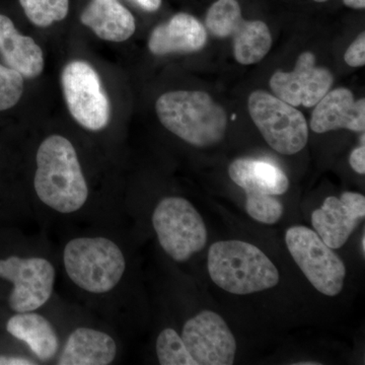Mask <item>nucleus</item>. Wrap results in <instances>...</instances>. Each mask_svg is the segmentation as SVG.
Wrapping results in <instances>:
<instances>
[{
  "mask_svg": "<svg viewBox=\"0 0 365 365\" xmlns=\"http://www.w3.org/2000/svg\"><path fill=\"white\" fill-rule=\"evenodd\" d=\"M34 188L41 202L61 215L81 210L88 199L83 176L73 144L61 135L47 137L36 155Z\"/></svg>",
  "mask_w": 365,
  "mask_h": 365,
  "instance_id": "f257e3e1",
  "label": "nucleus"
},
{
  "mask_svg": "<svg viewBox=\"0 0 365 365\" xmlns=\"http://www.w3.org/2000/svg\"><path fill=\"white\" fill-rule=\"evenodd\" d=\"M155 111L165 128L197 148L220 143L227 131L225 110L204 91L163 93L155 103Z\"/></svg>",
  "mask_w": 365,
  "mask_h": 365,
  "instance_id": "f03ea898",
  "label": "nucleus"
},
{
  "mask_svg": "<svg viewBox=\"0 0 365 365\" xmlns=\"http://www.w3.org/2000/svg\"><path fill=\"white\" fill-rule=\"evenodd\" d=\"M209 275L218 287L237 295L275 287L279 271L258 247L240 240L216 242L208 251Z\"/></svg>",
  "mask_w": 365,
  "mask_h": 365,
  "instance_id": "7ed1b4c3",
  "label": "nucleus"
},
{
  "mask_svg": "<svg viewBox=\"0 0 365 365\" xmlns=\"http://www.w3.org/2000/svg\"><path fill=\"white\" fill-rule=\"evenodd\" d=\"M69 279L86 292L104 294L119 284L126 269L123 252L107 237H76L63 251Z\"/></svg>",
  "mask_w": 365,
  "mask_h": 365,
  "instance_id": "20e7f679",
  "label": "nucleus"
},
{
  "mask_svg": "<svg viewBox=\"0 0 365 365\" xmlns=\"http://www.w3.org/2000/svg\"><path fill=\"white\" fill-rule=\"evenodd\" d=\"M158 242L173 260L182 263L202 251L207 228L193 204L182 197H165L153 213Z\"/></svg>",
  "mask_w": 365,
  "mask_h": 365,
  "instance_id": "39448f33",
  "label": "nucleus"
},
{
  "mask_svg": "<svg viewBox=\"0 0 365 365\" xmlns=\"http://www.w3.org/2000/svg\"><path fill=\"white\" fill-rule=\"evenodd\" d=\"M248 106L252 120L274 150L292 155L306 148L309 127L294 106L263 91L252 93Z\"/></svg>",
  "mask_w": 365,
  "mask_h": 365,
  "instance_id": "423d86ee",
  "label": "nucleus"
},
{
  "mask_svg": "<svg viewBox=\"0 0 365 365\" xmlns=\"http://www.w3.org/2000/svg\"><path fill=\"white\" fill-rule=\"evenodd\" d=\"M285 242L295 263L318 292L327 297H336L342 292L344 262L314 230L302 225L288 228Z\"/></svg>",
  "mask_w": 365,
  "mask_h": 365,
  "instance_id": "0eeeda50",
  "label": "nucleus"
},
{
  "mask_svg": "<svg viewBox=\"0 0 365 365\" xmlns=\"http://www.w3.org/2000/svg\"><path fill=\"white\" fill-rule=\"evenodd\" d=\"M209 32L217 38H232L235 59L244 66L261 61L272 46L269 28L261 21H246L237 0H218L208 9Z\"/></svg>",
  "mask_w": 365,
  "mask_h": 365,
  "instance_id": "6e6552de",
  "label": "nucleus"
},
{
  "mask_svg": "<svg viewBox=\"0 0 365 365\" xmlns=\"http://www.w3.org/2000/svg\"><path fill=\"white\" fill-rule=\"evenodd\" d=\"M61 85L73 119L88 130L100 131L110 121V102L97 71L88 62L72 61L64 67Z\"/></svg>",
  "mask_w": 365,
  "mask_h": 365,
  "instance_id": "1a4fd4ad",
  "label": "nucleus"
},
{
  "mask_svg": "<svg viewBox=\"0 0 365 365\" xmlns=\"http://www.w3.org/2000/svg\"><path fill=\"white\" fill-rule=\"evenodd\" d=\"M56 271L40 257L11 256L0 260V278L13 283L9 307L16 313L35 312L47 304L54 289Z\"/></svg>",
  "mask_w": 365,
  "mask_h": 365,
  "instance_id": "9d476101",
  "label": "nucleus"
},
{
  "mask_svg": "<svg viewBox=\"0 0 365 365\" xmlns=\"http://www.w3.org/2000/svg\"><path fill=\"white\" fill-rule=\"evenodd\" d=\"M182 340L197 365H232L237 341L220 314L203 311L189 319L182 328Z\"/></svg>",
  "mask_w": 365,
  "mask_h": 365,
  "instance_id": "9b49d317",
  "label": "nucleus"
},
{
  "mask_svg": "<svg viewBox=\"0 0 365 365\" xmlns=\"http://www.w3.org/2000/svg\"><path fill=\"white\" fill-rule=\"evenodd\" d=\"M333 83L332 72L317 66L313 53L304 52L297 58L294 71H277L271 76L270 88L275 97L287 104L312 108L330 91Z\"/></svg>",
  "mask_w": 365,
  "mask_h": 365,
  "instance_id": "f8f14e48",
  "label": "nucleus"
},
{
  "mask_svg": "<svg viewBox=\"0 0 365 365\" xmlns=\"http://www.w3.org/2000/svg\"><path fill=\"white\" fill-rule=\"evenodd\" d=\"M364 216L365 197L355 192H344L340 198L327 197L323 205L312 213V225L327 246L340 249Z\"/></svg>",
  "mask_w": 365,
  "mask_h": 365,
  "instance_id": "ddd939ff",
  "label": "nucleus"
},
{
  "mask_svg": "<svg viewBox=\"0 0 365 365\" xmlns=\"http://www.w3.org/2000/svg\"><path fill=\"white\" fill-rule=\"evenodd\" d=\"M311 128L319 134L340 128L364 133V98L355 101L351 91L345 88L328 91L314 108Z\"/></svg>",
  "mask_w": 365,
  "mask_h": 365,
  "instance_id": "4468645a",
  "label": "nucleus"
},
{
  "mask_svg": "<svg viewBox=\"0 0 365 365\" xmlns=\"http://www.w3.org/2000/svg\"><path fill=\"white\" fill-rule=\"evenodd\" d=\"M207 42L205 28L188 14H178L168 23L155 26L148 40V48L158 56L188 54L203 49Z\"/></svg>",
  "mask_w": 365,
  "mask_h": 365,
  "instance_id": "2eb2a0df",
  "label": "nucleus"
},
{
  "mask_svg": "<svg viewBox=\"0 0 365 365\" xmlns=\"http://www.w3.org/2000/svg\"><path fill=\"white\" fill-rule=\"evenodd\" d=\"M116 355V342L111 336L81 327L69 335L57 364L108 365L114 361Z\"/></svg>",
  "mask_w": 365,
  "mask_h": 365,
  "instance_id": "dca6fc26",
  "label": "nucleus"
},
{
  "mask_svg": "<svg viewBox=\"0 0 365 365\" xmlns=\"http://www.w3.org/2000/svg\"><path fill=\"white\" fill-rule=\"evenodd\" d=\"M0 54L9 67L24 78H38L44 69L42 49L31 37L21 35L13 21L0 14Z\"/></svg>",
  "mask_w": 365,
  "mask_h": 365,
  "instance_id": "f3484780",
  "label": "nucleus"
},
{
  "mask_svg": "<svg viewBox=\"0 0 365 365\" xmlns=\"http://www.w3.org/2000/svg\"><path fill=\"white\" fill-rule=\"evenodd\" d=\"M81 21L109 42L128 40L136 28L134 16L118 0H91L81 14Z\"/></svg>",
  "mask_w": 365,
  "mask_h": 365,
  "instance_id": "a211bd4d",
  "label": "nucleus"
},
{
  "mask_svg": "<svg viewBox=\"0 0 365 365\" xmlns=\"http://www.w3.org/2000/svg\"><path fill=\"white\" fill-rule=\"evenodd\" d=\"M230 179L246 193L278 196L287 193L289 181L283 170L272 163L239 158L228 168Z\"/></svg>",
  "mask_w": 365,
  "mask_h": 365,
  "instance_id": "6ab92c4d",
  "label": "nucleus"
},
{
  "mask_svg": "<svg viewBox=\"0 0 365 365\" xmlns=\"http://www.w3.org/2000/svg\"><path fill=\"white\" fill-rule=\"evenodd\" d=\"M7 332L29 346L41 361H49L56 356L59 339L52 324L42 314L18 313L7 321Z\"/></svg>",
  "mask_w": 365,
  "mask_h": 365,
  "instance_id": "aec40b11",
  "label": "nucleus"
},
{
  "mask_svg": "<svg viewBox=\"0 0 365 365\" xmlns=\"http://www.w3.org/2000/svg\"><path fill=\"white\" fill-rule=\"evenodd\" d=\"M26 18L34 25L47 28L68 14L69 0H20Z\"/></svg>",
  "mask_w": 365,
  "mask_h": 365,
  "instance_id": "412c9836",
  "label": "nucleus"
},
{
  "mask_svg": "<svg viewBox=\"0 0 365 365\" xmlns=\"http://www.w3.org/2000/svg\"><path fill=\"white\" fill-rule=\"evenodd\" d=\"M155 350L160 364L197 365L182 342L181 336L174 329H163L158 335Z\"/></svg>",
  "mask_w": 365,
  "mask_h": 365,
  "instance_id": "4be33fe9",
  "label": "nucleus"
},
{
  "mask_svg": "<svg viewBox=\"0 0 365 365\" xmlns=\"http://www.w3.org/2000/svg\"><path fill=\"white\" fill-rule=\"evenodd\" d=\"M246 211L253 220L264 225H275L283 215V205L272 195L246 193Z\"/></svg>",
  "mask_w": 365,
  "mask_h": 365,
  "instance_id": "5701e85b",
  "label": "nucleus"
},
{
  "mask_svg": "<svg viewBox=\"0 0 365 365\" xmlns=\"http://www.w3.org/2000/svg\"><path fill=\"white\" fill-rule=\"evenodd\" d=\"M24 93V76L11 67L0 64V111L18 104Z\"/></svg>",
  "mask_w": 365,
  "mask_h": 365,
  "instance_id": "b1692460",
  "label": "nucleus"
},
{
  "mask_svg": "<svg viewBox=\"0 0 365 365\" xmlns=\"http://www.w3.org/2000/svg\"><path fill=\"white\" fill-rule=\"evenodd\" d=\"M346 63L351 67H361L365 64V34H360L348 48L344 55Z\"/></svg>",
  "mask_w": 365,
  "mask_h": 365,
  "instance_id": "393cba45",
  "label": "nucleus"
},
{
  "mask_svg": "<svg viewBox=\"0 0 365 365\" xmlns=\"http://www.w3.org/2000/svg\"><path fill=\"white\" fill-rule=\"evenodd\" d=\"M350 165L357 174H365V146L364 143L360 145L359 148H355L350 155L349 158Z\"/></svg>",
  "mask_w": 365,
  "mask_h": 365,
  "instance_id": "a878e982",
  "label": "nucleus"
},
{
  "mask_svg": "<svg viewBox=\"0 0 365 365\" xmlns=\"http://www.w3.org/2000/svg\"><path fill=\"white\" fill-rule=\"evenodd\" d=\"M36 362L31 359L18 356H6L0 355V365H34Z\"/></svg>",
  "mask_w": 365,
  "mask_h": 365,
  "instance_id": "bb28decb",
  "label": "nucleus"
},
{
  "mask_svg": "<svg viewBox=\"0 0 365 365\" xmlns=\"http://www.w3.org/2000/svg\"><path fill=\"white\" fill-rule=\"evenodd\" d=\"M145 11H157L162 6V0H133Z\"/></svg>",
  "mask_w": 365,
  "mask_h": 365,
  "instance_id": "cd10ccee",
  "label": "nucleus"
},
{
  "mask_svg": "<svg viewBox=\"0 0 365 365\" xmlns=\"http://www.w3.org/2000/svg\"><path fill=\"white\" fill-rule=\"evenodd\" d=\"M345 6L355 9H364L365 7V0H343Z\"/></svg>",
  "mask_w": 365,
  "mask_h": 365,
  "instance_id": "c85d7f7f",
  "label": "nucleus"
},
{
  "mask_svg": "<svg viewBox=\"0 0 365 365\" xmlns=\"http://www.w3.org/2000/svg\"><path fill=\"white\" fill-rule=\"evenodd\" d=\"M362 251L365 253V235H362Z\"/></svg>",
  "mask_w": 365,
  "mask_h": 365,
  "instance_id": "c756f323",
  "label": "nucleus"
},
{
  "mask_svg": "<svg viewBox=\"0 0 365 365\" xmlns=\"http://www.w3.org/2000/svg\"><path fill=\"white\" fill-rule=\"evenodd\" d=\"M316 2H326L327 0H314Z\"/></svg>",
  "mask_w": 365,
  "mask_h": 365,
  "instance_id": "7c9ffc66",
  "label": "nucleus"
}]
</instances>
